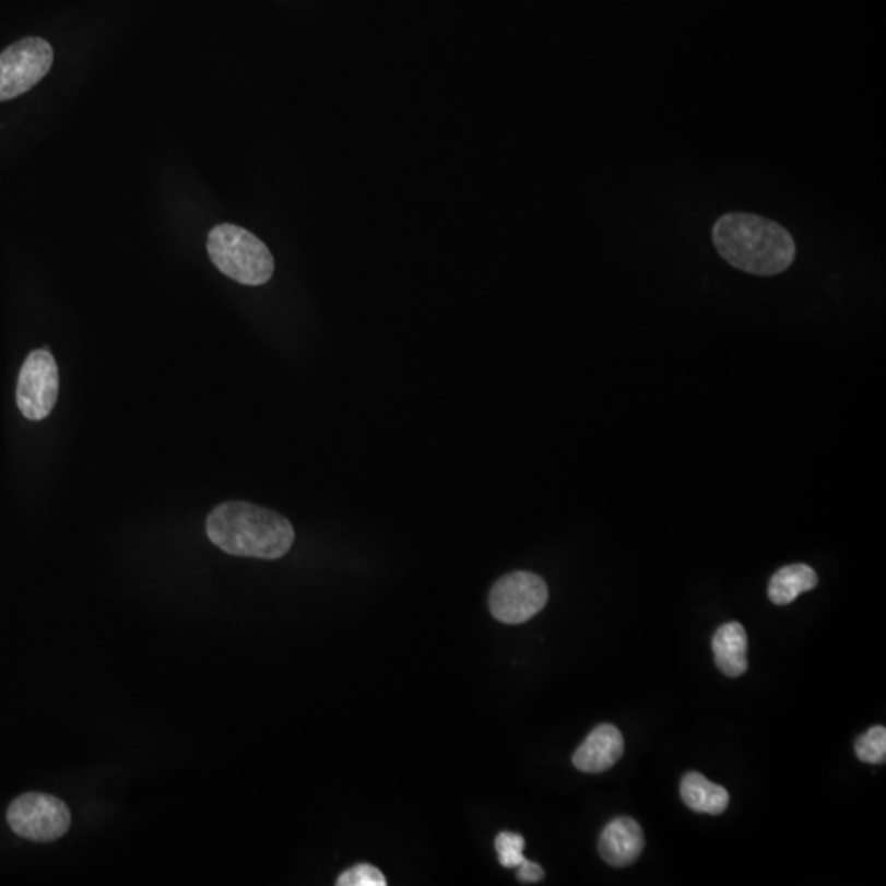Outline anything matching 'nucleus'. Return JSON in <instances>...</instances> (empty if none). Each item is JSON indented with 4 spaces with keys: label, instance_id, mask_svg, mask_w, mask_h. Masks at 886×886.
<instances>
[{
    "label": "nucleus",
    "instance_id": "14",
    "mask_svg": "<svg viewBox=\"0 0 886 886\" xmlns=\"http://www.w3.org/2000/svg\"><path fill=\"white\" fill-rule=\"evenodd\" d=\"M496 852H498L499 863L505 869H518L524 862L525 840L521 834L505 832L499 834L495 840Z\"/></svg>",
    "mask_w": 886,
    "mask_h": 886
},
{
    "label": "nucleus",
    "instance_id": "11",
    "mask_svg": "<svg viewBox=\"0 0 886 886\" xmlns=\"http://www.w3.org/2000/svg\"><path fill=\"white\" fill-rule=\"evenodd\" d=\"M680 791H682L686 806L692 807L696 813L716 816V814L724 813L729 804L728 790L711 783L708 778L696 771L685 775Z\"/></svg>",
    "mask_w": 886,
    "mask_h": 886
},
{
    "label": "nucleus",
    "instance_id": "12",
    "mask_svg": "<svg viewBox=\"0 0 886 886\" xmlns=\"http://www.w3.org/2000/svg\"><path fill=\"white\" fill-rule=\"evenodd\" d=\"M817 587V575L804 564L788 565L771 577L768 584V596L773 604L784 606L793 603L801 593Z\"/></svg>",
    "mask_w": 886,
    "mask_h": 886
},
{
    "label": "nucleus",
    "instance_id": "10",
    "mask_svg": "<svg viewBox=\"0 0 886 886\" xmlns=\"http://www.w3.org/2000/svg\"><path fill=\"white\" fill-rule=\"evenodd\" d=\"M716 665L724 675H744L747 670V634L739 623H729L716 630L712 639Z\"/></svg>",
    "mask_w": 886,
    "mask_h": 886
},
{
    "label": "nucleus",
    "instance_id": "7",
    "mask_svg": "<svg viewBox=\"0 0 886 886\" xmlns=\"http://www.w3.org/2000/svg\"><path fill=\"white\" fill-rule=\"evenodd\" d=\"M60 392V375L48 350H35L19 375L17 405L28 421H44L54 411Z\"/></svg>",
    "mask_w": 886,
    "mask_h": 886
},
{
    "label": "nucleus",
    "instance_id": "16",
    "mask_svg": "<svg viewBox=\"0 0 886 886\" xmlns=\"http://www.w3.org/2000/svg\"><path fill=\"white\" fill-rule=\"evenodd\" d=\"M544 869L539 863L531 862V860L525 859L518 866V878L521 883H537L544 879Z\"/></svg>",
    "mask_w": 886,
    "mask_h": 886
},
{
    "label": "nucleus",
    "instance_id": "4",
    "mask_svg": "<svg viewBox=\"0 0 886 886\" xmlns=\"http://www.w3.org/2000/svg\"><path fill=\"white\" fill-rule=\"evenodd\" d=\"M54 48L44 38L28 37L0 54V103L37 86L54 67Z\"/></svg>",
    "mask_w": 886,
    "mask_h": 886
},
{
    "label": "nucleus",
    "instance_id": "8",
    "mask_svg": "<svg viewBox=\"0 0 886 886\" xmlns=\"http://www.w3.org/2000/svg\"><path fill=\"white\" fill-rule=\"evenodd\" d=\"M624 754V737L613 724H601L577 748L574 765L584 773H603Z\"/></svg>",
    "mask_w": 886,
    "mask_h": 886
},
{
    "label": "nucleus",
    "instance_id": "5",
    "mask_svg": "<svg viewBox=\"0 0 886 886\" xmlns=\"http://www.w3.org/2000/svg\"><path fill=\"white\" fill-rule=\"evenodd\" d=\"M9 826L17 836L34 842H54L71 826L70 807L45 793H25L8 811Z\"/></svg>",
    "mask_w": 886,
    "mask_h": 886
},
{
    "label": "nucleus",
    "instance_id": "2",
    "mask_svg": "<svg viewBox=\"0 0 886 886\" xmlns=\"http://www.w3.org/2000/svg\"><path fill=\"white\" fill-rule=\"evenodd\" d=\"M209 539L235 557L276 560L294 544L291 522L277 512L245 501H228L209 515Z\"/></svg>",
    "mask_w": 886,
    "mask_h": 886
},
{
    "label": "nucleus",
    "instance_id": "1",
    "mask_svg": "<svg viewBox=\"0 0 886 886\" xmlns=\"http://www.w3.org/2000/svg\"><path fill=\"white\" fill-rule=\"evenodd\" d=\"M718 253L737 270L757 276L783 273L796 257V245L787 228L760 215L732 212L712 228Z\"/></svg>",
    "mask_w": 886,
    "mask_h": 886
},
{
    "label": "nucleus",
    "instance_id": "15",
    "mask_svg": "<svg viewBox=\"0 0 886 886\" xmlns=\"http://www.w3.org/2000/svg\"><path fill=\"white\" fill-rule=\"evenodd\" d=\"M386 878L381 870L368 863H359L345 870L336 879L339 886H386Z\"/></svg>",
    "mask_w": 886,
    "mask_h": 886
},
{
    "label": "nucleus",
    "instance_id": "9",
    "mask_svg": "<svg viewBox=\"0 0 886 886\" xmlns=\"http://www.w3.org/2000/svg\"><path fill=\"white\" fill-rule=\"evenodd\" d=\"M646 840L643 830L633 817L611 820L600 837V853L604 862L613 866H627L642 853Z\"/></svg>",
    "mask_w": 886,
    "mask_h": 886
},
{
    "label": "nucleus",
    "instance_id": "3",
    "mask_svg": "<svg viewBox=\"0 0 886 886\" xmlns=\"http://www.w3.org/2000/svg\"><path fill=\"white\" fill-rule=\"evenodd\" d=\"M208 251L221 273L245 286H261L273 276V255L267 245L238 225L222 224L212 228Z\"/></svg>",
    "mask_w": 886,
    "mask_h": 886
},
{
    "label": "nucleus",
    "instance_id": "13",
    "mask_svg": "<svg viewBox=\"0 0 886 886\" xmlns=\"http://www.w3.org/2000/svg\"><path fill=\"white\" fill-rule=\"evenodd\" d=\"M855 754L865 764H883L886 758V729L875 725L866 731L857 741Z\"/></svg>",
    "mask_w": 886,
    "mask_h": 886
},
{
    "label": "nucleus",
    "instance_id": "6",
    "mask_svg": "<svg viewBox=\"0 0 886 886\" xmlns=\"http://www.w3.org/2000/svg\"><path fill=\"white\" fill-rule=\"evenodd\" d=\"M548 588L537 575L515 571L496 581L489 593V610L505 624H522L544 610Z\"/></svg>",
    "mask_w": 886,
    "mask_h": 886
}]
</instances>
